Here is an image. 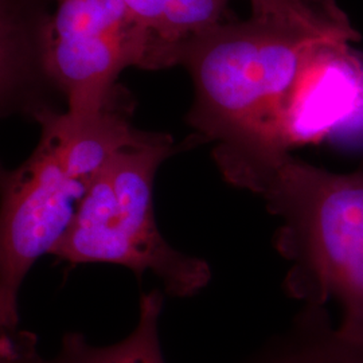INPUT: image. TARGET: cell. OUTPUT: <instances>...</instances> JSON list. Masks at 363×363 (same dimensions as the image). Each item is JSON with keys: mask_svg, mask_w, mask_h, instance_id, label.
Returning a JSON list of instances; mask_svg holds the SVG:
<instances>
[{"mask_svg": "<svg viewBox=\"0 0 363 363\" xmlns=\"http://www.w3.org/2000/svg\"><path fill=\"white\" fill-rule=\"evenodd\" d=\"M245 21L222 22L179 52L194 85L187 123L216 143L218 169L289 151L288 104L312 50L361 39L337 0H250Z\"/></svg>", "mask_w": 363, "mask_h": 363, "instance_id": "1", "label": "cell"}, {"mask_svg": "<svg viewBox=\"0 0 363 363\" xmlns=\"http://www.w3.org/2000/svg\"><path fill=\"white\" fill-rule=\"evenodd\" d=\"M222 177L281 220L274 244L291 262L286 294L306 306L337 301L339 325L363 335V171L333 172L286 151Z\"/></svg>", "mask_w": 363, "mask_h": 363, "instance_id": "2", "label": "cell"}, {"mask_svg": "<svg viewBox=\"0 0 363 363\" xmlns=\"http://www.w3.org/2000/svg\"><path fill=\"white\" fill-rule=\"evenodd\" d=\"M174 151L169 135L157 132L150 142L118 152L93 182L52 256L152 273L174 298H190L205 289L211 281L210 265L171 247L156 223L154 182Z\"/></svg>", "mask_w": 363, "mask_h": 363, "instance_id": "3", "label": "cell"}, {"mask_svg": "<svg viewBox=\"0 0 363 363\" xmlns=\"http://www.w3.org/2000/svg\"><path fill=\"white\" fill-rule=\"evenodd\" d=\"M52 62L66 112L97 113L115 105L117 78L145 69L148 42L125 0H54Z\"/></svg>", "mask_w": 363, "mask_h": 363, "instance_id": "4", "label": "cell"}, {"mask_svg": "<svg viewBox=\"0 0 363 363\" xmlns=\"http://www.w3.org/2000/svg\"><path fill=\"white\" fill-rule=\"evenodd\" d=\"M54 0H0L1 115L35 120L57 109L52 72L50 4Z\"/></svg>", "mask_w": 363, "mask_h": 363, "instance_id": "5", "label": "cell"}, {"mask_svg": "<svg viewBox=\"0 0 363 363\" xmlns=\"http://www.w3.org/2000/svg\"><path fill=\"white\" fill-rule=\"evenodd\" d=\"M362 112V58L351 43L323 42L312 50L292 91L286 145L322 140Z\"/></svg>", "mask_w": 363, "mask_h": 363, "instance_id": "6", "label": "cell"}, {"mask_svg": "<svg viewBox=\"0 0 363 363\" xmlns=\"http://www.w3.org/2000/svg\"><path fill=\"white\" fill-rule=\"evenodd\" d=\"M163 295L154 289L140 298L139 319L128 337L109 346H96L79 333H69L57 354L45 359L37 350V339L27 333H15L7 349L19 363H166L160 346L159 322Z\"/></svg>", "mask_w": 363, "mask_h": 363, "instance_id": "7", "label": "cell"}, {"mask_svg": "<svg viewBox=\"0 0 363 363\" xmlns=\"http://www.w3.org/2000/svg\"><path fill=\"white\" fill-rule=\"evenodd\" d=\"M238 363H363V335L334 325L325 307L304 304L284 331Z\"/></svg>", "mask_w": 363, "mask_h": 363, "instance_id": "8", "label": "cell"}, {"mask_svg": "<svg viewBox=\"0 0 363 363\" xmlns=\"http://www.w3.org/2000/svg\"><path fill=\"white\" fill-rule=\"evenodd\" d=\"M148 42L145 69L178 65L182 49L225 22L230 0H125Z\"/></svg>", "mask_w": 363, "mask_h": 363, "instance_id": "9", "label": "cell"}, {"mask_svg": "<svg viewBox=\"0 0 363 363\" xmlns=\"http://www.w3.org/2000/svg\"><path fill=\"white\" fill-rule=\"evenodd\" d=\"M0 363H19L7 350L0 349Z\"/></svg>", "mask_w": 363, "mask_h": 363, "instance_id": "10", "label": "cell"}]
</instances>
